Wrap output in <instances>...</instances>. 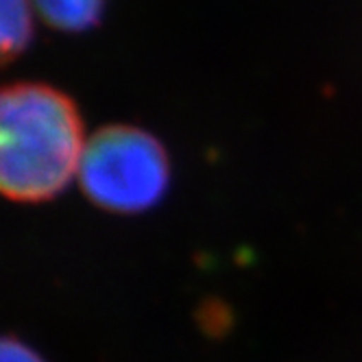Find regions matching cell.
Masks as SVG:
<instances>
[{"instance_id":"obj_1","label":"cell","mask_w":362,"mask_h":362,"mask_svg":"<svg viewBox=\"0 0 362 362\" xmlns=\"http://www.w3.org/2000/svg\"><path fill=\"white\" fill-rule=\"evenodd\" d=\"M74 103L44 83L7 86L0 98V188L18 203L57 197L86 148Z\"/></svg>"},{"instance_id":"obj_2","label":"cell","mask_w":362,"mask_h":362,"mask_svg":"<svg viewBox=\"0 0 362 362\" xmlns=\"http://www.w3.org/2000/svg\"><path fill=\"white\" fill-rule=\"evenodd\" d=\"M83 194L116 214L151 210L168 188L170 164L164 146L148 132L114 124L88 138L76 173Z\"/></svg>"},{"instance_id":"obj_3","label":"cell","mask_w":362,"mask_h":362,"mask_svg":"<svg viewBox=\"0 0 362 362\" xmlns=\"http://www.w3.org/2000/svg\"><path fill=\"white\" fill-rule=\"evenodd\" d=\"M37 13L59 31H86L98 22L105 0H33Z\"/></svg>"},{"instance_id":"obj_4","label":"cell","mask_w":362,"mask_h":362,"mask_svg":"<svg viewBox=\"0 0 362 362\" xmlns=\"http://www.w3.org/2000/svg\"><path fill=\"white\" fill-rule=\"evenodd\" d=\"M33 0H0V44L3 55H20L33 37V20H35Z\"/></svg>"},{"instance_id":"obj_5","label":"cell","mask_w":362,"mask_h":362,"mask_svg":"<svg viewBox=\"0 0 362 362\" xmlns=\"http://www.w3.org/2000/svg\"><path fill=\"white\" fill-rule=\"evenodd\" d=\"M0 362H44L29 345L7 336L3 349H0Z\"/></svg>"}]
</instances>
